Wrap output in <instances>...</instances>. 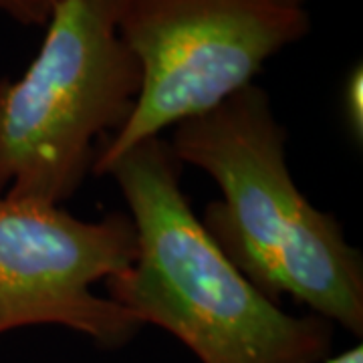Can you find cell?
Listing matches in <instances>:
<instances>
[{
  "label": "cell",
  "instance_id": "7a4b0ae2",
  "mask_svg": "<svg viewBox=\"0 0 363 363\" xmlns=\"http://www.w3.org/2000/svg\"><path fill=\"white\" fill-rule=\"evenodd\" d=\"M180 168L168 143L150 138L105 169L138 242L130 267L105 281L107 297L168 331L200 363H323L333 325L286 313L224 257L182 192Z\"/></svg>",
  "mask_w": 363,
  "mask_h": 363
},
{
  "label": "cell",
  "instance_id": "3957f363",
  "mask_svg": "<svg viewBox=\"0 0 363 363\" xmlns=\"http://www.w3.org/2000/svg\"><path fill=\"white\" fill-rule=\"evenodd\" d=\"M116 4L59 0L25 73L0 79V192L61 206L131 116L142 69L117 33Z\"/></svg>",
  "mask_w": 363,
  "mask_h": 363
},
{
  "label": "cell",
  "instance_id": "8992f818",
  "mask_svg": "<svg viewBox=\"0 0 363 363\" xmlns=\"http://www.w3.org/2000/svg\"><path fill=\"white\" fill-rule=\"evenodd\" d=\"M343 113L351 135L362 143L363 140V67L353 65L343 83Z\"/></svg>",
  "mask_w": 363,
  "mask_h": 363
},
{
  "label": "cell",
  "instance_id": "9c48e42d",
  "mask_svg": "<svg viewBox=\"0 0 363 363\" xmlns=\"http://www.w3.org/2000/svg\"><path fill=\"white\" fill-rule=\"evenodd\" d=\"M289 2H297V4H301V2H303V0H289Z\"/></svg>",
  "mask_w": 363,
  "mask_h": 363
},
{
  "label": "cell",
  "instance_id": "5b68a950",
  "mask_svg": "<svg viewBox=\"0 0 363 363\" xmlns=\"http://www.w3.org/2000/svg\"><path fill=\"white\" fill-rule=\"evenodd\" d=\"M138 252L123 212L81 220L65 208L0 192V335L59 325L101 347H121L143 325L93 286L123 272Z\"/></svg>",
  "mask_w": 363,
  "mask_h": 363
},
{
  "label": "cell",
  "instance_id": "30bf717a",
  "mask_svg": "<svg viewBox=\"0 0 363 363\" xmlns=\"http://www.w3.org/2000/svg\"><path fill=\"white\" fill-rule=\"evenodd\" d=\"M52 2V9H55V4H57V2H59V0H51Z\"/></svg>",
  "mask_w": 363,
  "mask_h": 363
},
{
  "label": "cell",
  "instance_id": "277c9868",
  "mask_svg": "<svg viewBox=\"0 0 363 363\" xmlns=\"http://www.w3.org/2000/svg\"><path fill=\"white\" fill-rule=\"evenodd\" d=\"M116 25L142 89L97 150L91 172L99 176L133 145L255 83L271 57L309 35L311 18L289 0H117Z\"/></svg>",
  "mask_w": 363,
  "mask_h": 363
},
{
  "label": "cell",
  "instance_id": "52a82bcc",
  "mask_svg": "<svg viewBox=\"0 0 363 363\" xmlns=\"http://www.w3.org/2000/svg\"><path fill=\"white\" fill-rule=\"evenodd\" d=\"M0 13L23 25L45 26L52 13L51 0H0Z\"/></svg>",
  "mask_w": 363,
  "mask_h": 363
},
{
  "label": "cell",
  "instance_id": "6da1fadb",
  "mask_svg": "<svg viewBox=\"0 0 363 363\" xmlns=\"http://www.w3.org/2000/svg\"><path fill=\"white\" fill-rule=\"evenodd\" d=\"M172 130L174 157L220 188L200 222L224 257L262 295L277 303L289 295L362 337V252L297 188L269 93L250 83Z\"/></svg>",
  "mask_w": 363,
  "mask_h": 363
},
{
  "label": "cell",
  "instance_id": "ba28073f",
  "mask_svg": "<svg viewBox=\"0 0 363 363\" xmlns=\"http://www.w3.org/2000/svg\"><path fill=\"white\" fill-rule=\"evenodd\" d=\"M323 363H363V345L357 343L337 355H329Z\"/></svg>",
  "mask_w": 363,
  "mask_h": 363
}]
</instances>
